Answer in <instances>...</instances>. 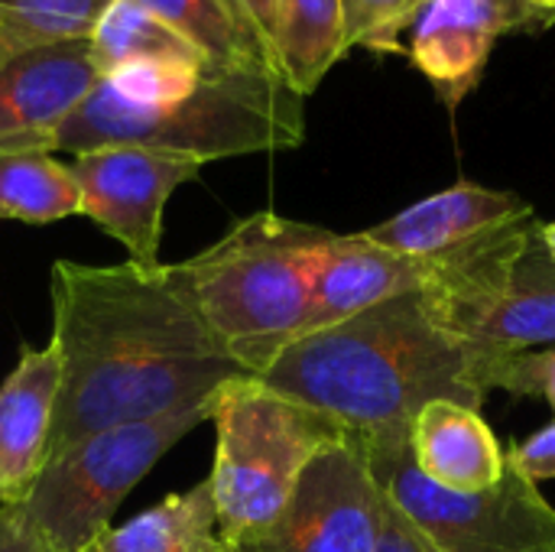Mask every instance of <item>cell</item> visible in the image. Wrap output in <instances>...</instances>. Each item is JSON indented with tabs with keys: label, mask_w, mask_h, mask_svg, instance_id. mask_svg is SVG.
<instances>
[{
	"label": "cell",
	"mask_w": 555,
	"mask_h": 552,
	"mask_svg": "<svg viewBox=\"0 0 555 552\" xmlns=\"http://www.w3.org/2000/svg\"><path fill=\"white\" fill-rule=\"evenodd\" d=\"M237 3L250 16V23L263 33V39L273 46V26H276V3L280 0H237Z\"/></svg>",
	"instance_id": "obj_29"
},
{
	"label": "cell",
	"mask_w": 555,
	"mask_h": 552,
	"mask_svg": "<svg viewBox=\"0 0 555 552\" xmlns=\"http://www.w3.org/2000/svg\"><path fill=\"white\" fill-rule=\"evenodd\" d=\"M507 459H511V465L524 475V478H530L533 485H540V482H553L555 478V423L553 426H546V429H540V433H533L530 439H524L520 446H514L511 452H507Z\"/></svg>",
	"instance_id": "obj_25"
},
{
	"label": "cell",
	"mask_w": 555,
	"mask_h": 552,
	"mask_svg": "<svg viewBox=\"0 0 555 552\" xmlns=\"http://www.w3.org/2000/svg\"><path fill=\"white\" fill-rule=\"evenodd\" d=\"M485 381H488V390H507L517 397H540L553 407L555 413V348L491 355Z\"/></svg>",
	"instance_id": "obj_24"
},
{
	"label": "cell",
	"mask_w": 555,
	"mask_h": 552,
	"mask_svg": "<svg viewBox=\"0 0 555 552\" xmlns=\"http://www.w3.org/2000/svg\"><path fill=\"white\" fill-rule=\"evenodd\" d=\"M163 23H169L208 65L228 68H273L276 52L250 23L237 0H140Z\"/></svg>",
	"instance_id": "obj_18"
},
{
	"label": "cell",
	"mask_w": 555,
	"mask_h": 552,
	"mask_svg": "<svg viewBox=\"0 0 555 552\" xmlns=\"http://www.w3.org/2000/svg\"><path fill=\"white\" fill-rule=\"evenodd\" d=\"M81 189V215L104 228L137 267L159 264L163 211L169 195L195 182L202 166L146 146H98L68 163Z\"/></svg>",
	"instance_id": "obj_10"
},
{
	"label": "cell",
	"mask_w": 555,
	"mask_h": 552,
	"mask_svg": "<svg viewBox=\"0 0 555 552\" xmlns=\"http://www.w3.org/2000/svg\"><path fill=\"white\" fill-rule=\"evenodd\" d=\"M416 468L449 491H488L507 472V452L481 410L455 400H433L410 426Z\"/></svg>",
	"instance_id": "obj_16"
},
{
	"label": "cell",
	"mask_w": 555,
	"mask_h": 552,
	"mask_svg": "<svg viewBox=\"0 0 555 552\" xmlns=\"http://www.w3.org/2000/svg\"><path fill=\"white\" fill-rule=\"evenodd\" d=\"M49 286L62 381L46 459L101 429L208 403L244 377L198 312L182 264L55 260Z\"/></svg>",
	"instance_id": "obj_1"
},
{
	"label": "cell",
	"mask_w": 555,
	"mask_h": 552,
	"mask_svg": "<svg viewBox=\"0 0 555 552\" xmlns=\"http://www.w3.org/2000/svg\"><path fill=\"white\" fill-rule=\"evenodd\" d=\"M81 215V189L55 153H0V218L52 224Z\"/></svg>",
	"instance_id": "obj_21"
},
{
	"label": "cell",
	"mask_w": 555,
	"mask_h": 552,
	"mask_svg": "<svg viewBox=\"0 0 555 552\" xmlns=\"http://www.w3.org/2000/svg\"><path fill=\"white\" fill-rule=\"evenodd\" d=\"M433 260L377 247L364 234H328L312 267V299L296 338L332 329L371 306L429 286ZM293 338V342H296Z\"/></svg>",
	"instance_id": "obj_12"
},
{
	"label": "cell",
	"mask_w": 555,
	"mask_h": 552,
	"mask_svg": "<svg viewBox=\"0 0 555 552\" xmlns=\"http://www.w3.org/2000/svg\"><path fill=\"white\" fill-rule=\"evenodd\" d=\"M491 355L446 332L420 290L289 342L257 381L348 436H384L410 433L433 400L481 410Z\"/></svg>",
	"instance_id": "obj_2"
},
{
	"label": "cell",
	"mask_w": 555,
	"mask_h": 552,
	"mask_svg": "<svg viewBox=\"0 0 555 552\" xmlns=\"http://www.w3.org/2000/svg\"><path fill=\"white\" fill-rule=\"evenodd\" d=\"M384 495L354 436L322 449L280 517L231 552H377Z\"/></svg>",
	"instance_id": "obj_9"
},
{
	"label": "cell",
	"mask_w": 555,
	"mask_h": 552,
	"mask_svg": "<svg viewBox=\"0 0 555 552\" xmlns=\"http://www.w3.org/2000/svg\"><path fill=\"white\" fill-rule=\"evenodd\" d=\"M426 3L429 0H345L348 49L403 55V33H410Z\"/></svg>",
	"instance_id": "obj_23"
},
{
	"label": "cell",
	"mask_w": 555,
	"mask_h": 552,
	"mask_svg": "<svg viewBox=\"0 0 555 552\" xmlns=\"http://www.w3.org/2000/svg\"><path fill=\"white\" fill-rule=\"evenodd\" d=\"M88 42H65L0 68V153H55L65 120L98 85Z\"/></svg>",
	"instance_id": "obj_11"
},
{
	"label": "cell",
	"mask_w": 555,
	"mask_h": 552,
	"mask_svg": "<svg viewBox=\"0 0 555 552\" xmlns=\"http://www.w3.org/2000/svg\"><path fill=\"white\" fill-rule=\"evenodd\" d=\"M85 552H228L211 482L205 478L127 524L107 527Z\"/></svg>",
	"instance_id": "obj_17"
},
{
	"label": "cell",
	"mask_w": 555,
	"mask_h": 552,
	"mask_svg": "<svg viewBox=\"0 0 555 552\" xmlns=\"http://www.w3.org/2000/svg\"><path fill=\"white\" fill-rule=\"evenodd\" d=\"M380 495L442 552H555V508L511 459L488 491H449L413 462L410 433L354 436Z\"/></svg>",
	"instance_id": "obj_8"
},
{
	"label": "cell",
	"mask_w": 555,
	"mask_h": 552,
	"mask_svg": "<svg viewBox=\"0 0 555 552\" xmlns=\"http://www.w3.org/2000/svg\"><path fill=\"white\" fill-rule=\"evenodd\" d=\"M85 42L98 75L140 62H205L195 46L140 0H111Z\"/></svg>",
	"instance_id": "obj_20"
},
{
	"label": "cell",
	"mask_w": 555,
	"mask_h": 552,
	"mask_svg": "<svg viewBox=\"0 0 555 552\" xmlns=\"http://www.w3.org/2000/svg\"><path fill=\"white\" fill-rule=\"evenodd\" d=\"M306 140V98L273 68L208 65L189 88L156 104H133L101 78L65 120L55 153L146 146L198 166L211 159L296 150Z\"/></svg>",
	"instance_id": "obj_3"
},
{
	"label": "cell",
	"mask_w": 555,
	"mask_h": 552,
	"mask_svg": "<svg viewBox=\"0 0 555 552\" xmlns=\"http://www.w3.org/2000/svg\"><path fill=\"white\" fill-rule=\"evenodd\" d=\"M498 10H501V16L507 20V26H511V33H540V26H537V20H533V13H530V7H527V0H491Z\"/></svg>",
	"instance_id": "obj_28"
},
{
	"label": "cell",
	"mask_w": 555,
	"mask_h": 552,
	"mask_svg": "<svg viewBox=\"0 0 555 552\" xmlns=\"http://www.w3.org/2000/svg\"><path fill=\"white\" fill-rule=\"evenodd\" d=\"M429 260L423 293L455 338L494 355L555 342V260L537 215Z\"/></svg>",
	"instance_id": "obj_6"
},
{
	"label": "cell",
	"mask_w": 555,
	"mask_h": 552,
	"mask_svg": "<svg viewBox=\"0 0 555 552\" xmlns=\"http://www.w3.org/2000/svg\"><path fill=\"white\" fill-rule=\"evenodd\" d=\"M211 491L228 552L270 527L289 504L309 462L348 439L328 416L293 403L257 377L228 381L211 397Z\"/></svg>",
	"instance_id": "obj_5"
},
{
	"label": "cell",
	"mask_w": 555,
	"mask_h": 552,
	"mask_svg": "<svg viewBox=\"0 0 555 552\" xmlns=\"http://www.w3.org/2000/svg\"><path fill=\"white\" fill-rule=\"evenodd\" d=\"M527 7H530V13H533V20H537L540 33L550 29L555 23V0H527Z\"/></svg>",
	"instance_id": "obj_30"
},
{
	"label": "cell",
	"mask_w": 555,
	"mask_h": 552,
	"mask_svg": "<svg viewBox=\"0 0 555 552\" xmlns=\"http://www.w3.org/2000/svg\"><path fill=\"white\" fill-rule=\"evenodd\" d=\"M543 241H546V247H550V254H553L555 260V221L543 224Z\"/></svg>",
	"instance_id": "obj_31"
},
{
	"label": "cell",
	"mask_w": 555,
	"mask_h": 552,
	"mask_svg": "<svg viewBox=\"0 0 555 552\" xmlns=\"http://www.w3.org/2000/svg\"><path fill=\"white\" fill-rule=\"evenodd\" d=\"M205 420H211V400L101 429L46 459L16 508L55 552H85L146 472Z\"/></svg>",
	"instance_id": "obj_7"
},
{
	"label": "cell",
	"mask_w": 555,
	"mask_h": 552,
	"mask_svg": "<svg viewBox=\"0 0 555 552\" xmlns=\"http://www.w3.org/2000/svg\"><path fill=\"white\" fill-rule=\"evenodd\" d=\"M59 381L62 364L49 342L46 348H23L0 384V504H20L46 462Z\"/></svg>",
	"instance_id": "obj_15"
},
{
	"label": "cell",
	"mask_w": 555,
	"mask_h": 552,
	"mask_svg": "<svg viewBox=\"0 0 555 552\" xmlns=\"http://www.w3.org/2000/svg\"><path fill=\"white\" fill-rule=\"evenodd\" d=\"M328 234L257 211L208 251L182 260L198 312L244 374L260 377L299 335L312 299L315 254Z\"/></svg>",
	"instance_id": "obj_4"
},
{
	"label": "cell",
	"mask_w": 555,
	"mask_h": 552,
	"mask_svg": "<svg viewBox=\"0 0 555 552\" xmlns=\"http://www.w3.org/2000/svg\"><path fill=\"white\" fill-rule=\"evenodd\" d=\"M377 552H442L433 547L387 498L380 504V537H377Z\"/></svg>",
	"instance_id": "obj_26"
},
{
	"label": "cell",
	"mask_w": 555,
	"mask_h": 552,
	"mask_svg": "<svg viewBox=\"0 0 555 552\" xmlns=\"http://www.w3.org/2000/svg\"><path fill=\"white\" fill-rule=\"evenodd\" d=\"M273 52L289 88L309 98L348 52L345 0H280Z\"/></svg>",
	"instance_id": "obj_19"
},
{
	"label": "cell",
	"mask_w": 555,
	"mask_h": 552,
	"mask_svg": "<svg viewBox=\"0 0 555 552\" xmlns=\"http://www.w3.org/2000/svg\"><path fill=\"white\" fill-rule=\"evenodd\" d=\"M0 552H55L16 504H0Z\"/></svg>",
	"instance_id": "obj_27"
},
{
	"label": "cell",
	"mask_w": 555,
	"mask_h": 552,
	"mask_svg": "<svg viewBox=\"0 0 555 552\" xmlns=\"http://www.w3.org/2000/svg\"><path fill=\"white\" fill-rule=\"evenodd\" d=\"M111 0H0V68L39 49L85 42Z\"/></svg>",
	"instance_id": "obj_22"
},
{
	"label": "cell",
	"mask_w": 555,
	"mask_h": 552,
	"mask_svg": "<svg viewBox=\"0 0 555 552\" xmlns=\"http://www.w3.org/2000/svg\"><path fill=\"white\" fill-rule=\"evenodd\" d=\"M511 26L491 0H429L410 26L403 55L433 85L436 98L459 111L481 85L491 52Z\"/></svg>",
	"instance_id": "obj_13"
},
{
	"label": "cell",
	"mask_w": 555,
	"mask_h": 552,
	"mask_svg": "<svg viewBox=\"0 0 555 552\" xmlns=\"http://www.w3.org/2000/svg\"><path fill=\"white\" fill-rule=\"evenodd\" d=\"M533 208L504 189H488L478 182H459L452 189H442L393 218L361 231L367 241H374L384 251L403 254V257H442L475 238H485L491 231H501L507 224H517L530 218Z\"/></svg>",
	"instance_id": "obj_14"
}]
</instances>
